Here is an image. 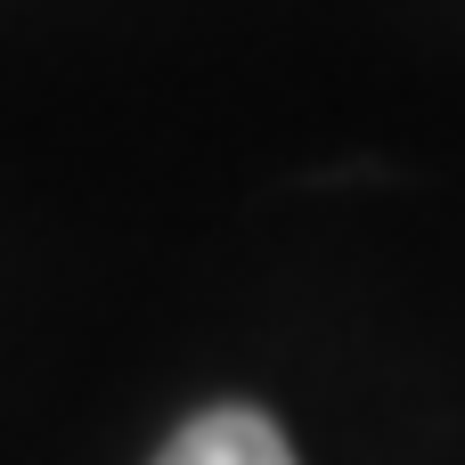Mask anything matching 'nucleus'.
I'll return each mask as SVG.
<instances>
[{
    "mask_svg": "<svg viewBox=\"0 0 465 465\" xmlns=\"http://www.w3.org/2000/svg\"><path fill=\"white\" fill-rule=\"evenodd\" d=\"M155 465H294V450L262 409H204L163 441Z\"/></svg>",
    "mask_w": 465,
    "mask_h": 465,
    "instance_id": "f257e3e1",
    "label": "nucleus"
}]
</instances>
